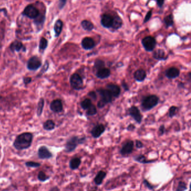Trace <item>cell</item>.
<instances>
[{
    "instance_id": "51",
    "label": "cell",
    "mask_w": 191,
    "mask_h": 191,
    "mask_svg": "<svg viewBox=\"0 0 191 191\" xmlns=\"http://www.w3.org/2000/svg\"></svg>"
},
{
    "instance_id": "23",
    "label": "cell",
    "mask_w": 191,
    "mask_h": 191,
    "mask_svg": "<svg viewBox=\"0 0 191 191\" xmlns=\"http://www.w3.org/2000/svg\"><path fill=\"white\" fill-rule=\"evenodd\" d=\"M122 25H123V21L120 16L116 15L114 16H113V22L112 26L111 28H112L113 30H117L120 29Z\"/></svg>"
},
{
    "instance_id": "25",
    "label": "cell",
    "mask_w": 191,
    "mask_h": 191,
    "mask_svg": "<svg viewBox=\"0 0 191 191\" xmlns=\"http://www.w3.org/2000/svg\"><path fill=\"white\" fill-rule=\"evenodd\" d=\"M63 22L61 20H57L54 25V30L55 33V37H58L60 34L61 33V31L62 30Z\"/></svg>"
},
{
    "instance_id": "47",
    "label": "cell",
    "mask_w": 191,
    "mask_h": 191,
    "mask_svg": "<svg viewBox=\"0 0 191 191\" xmlns=\"http://www.w3.org/2000/svg\"><path fill=\"white\" fill-rule=\"evenodd\" d=\"M164 1H165V0H156L157 4L160 8H162L164 4Z\"/></svg>"
},
{
    "instance_id": "44",
    "label": "cell",
    "mask_w": 191,
    "mask_h": 191,
    "mask_svg": "<svg viewBox=\"0 0 191 191\" xmlns=\"http://www.w3.org/2000/svg\"><path fill=\"white\" fill-rule=\"evenodd\" d=\"M135 145H136V147L137 148V149H141L144 147V144L142 143V141L138 140H136V144Z\"/></svg>"
},
{
    "instance_id": "42",
    "label": "cell",
    "mask_w": 191,
    "mask_h": 191,
    "mask_svg": "<svg viewBox=\"0 0 191 191\" xmlns=\"http://www.w3.org/2000/svg\"><path fill=\"white\" fill-rule=\"evenodd\" d=\"M165 131V126L164 125H162L160 126L159 129V135L160 136H162V135L164 134Z\"/></svg>"
},
{
    "instance_id": "28",
    "label": "cell",
    "mask_w": 191,
    "mask_h": 191,
    "mask_svg": "<svg viewBox=\"0 0 191 191\" xmlns=\"http://www.w3.org/2000/svg\"><path fill=\"white\" fill-rule=\"evenodd\" d=\"M163 21L165 25V27L166 28H168L174 25V17L172 14H170L164 17Z\"/></svg>"
},
{
    "instance_id": "9",
    "label": "cell",
    "mask_w": 191,
    "mask_h": 191,
    "mask_svg": "<svg viewBox=\"0 0 191 191\" xmlns=\"http://www.w3.org/2000/svg\"><path fill=\"white\" fill-rule=\"evenodd\" d=\"M134 148V143L132 140H129L127 141L124 145L122 146L120 150V154L122 156L129 155L132 153Z\"/></svg>"
},
{
    "instance_id": "2",
    "label": "cell",
    "mask_w": 191,
    "mask_h": 191,
    "mask_svg": "<svg viewBox=\"0 0 191 191\" xmlns=\"http://www.w3.org/2000/svg\"><path fill=\"white\" fill-rule=\"evenodd\" d=\"M86 137H72L67 141L65 145V151L67 153H70L74 151L77 146L83 144L86 141Z\"/></svg>"
},
{
    "instance_id": "37",
    "label": "cell",
    "mask_w": 191,
    "mask_h": 191,
    "mask_svg": "<svg viewBox=\"0 0 191 191\" xmlns=\"http://www.w3.org/2000/svg\"><path fill=\"white\" fill-rule=\"evenodd\" d=\"M178 111V108L176 106H171L169 110V116L170 118L174 116L175 115L177 114V112Z\"/></svg>"
},
{
    "instance_id": "14",
    "label": "cell",
    "mask_w": 191,
    "mask_h": 191,
    "mask_svg": "<svg viewBox=\"0 0 191 191\" xmlns=\"http://www.w3.org/2000/svg\"><path fill=\"white\" fill-rule=\"evenodd\" d=\"M107 90L109 91L112 97H114L116 98L118 97L120 94V88L118 86L115 84L109 83L106 86Z\"/></svg>"
},
{
    "instance_id": "49",
    "label": "cell",
    "mask_w": 191,
    "mask_h": 191,
    "mask_svg": "<svg viewBox=\"0 0 191 191\" xmlns=\"http://www.w3.org/2000/svg\"><path fill=\"white\" fill-rule=\"evenodd\" d=\"M122 86H123V88H125L126 91L129 90V86H128V85L126 83H125V82H122Z\"/></svg>"
},
{
    "instance_id": "46",
    "label": "cell",
    "mask_w": 191,
    "mask_h": 191,
    "mask_svg": "<svg viewBox=\"0 0 191 191\" xmlns=\"http://www.w3.org/2000/svg\"><path fill=\"white\" fill-rule=\"evenodd\" d=\"M32 80V79L31 78V77H25V78H24L23 81H24V83L25 84V85H27L29 83H31Z\"/></svg>"
},
{
    "instance_id": "30",
    "label": "cell",
    "mask_w": 191,
    "mask_h": 191,
    "mask_svg": "<svg viewBox=\"0 0 191 191\" xmlns=\"http://www.w3.org/2000/svg\"><path fill=\"white\" fill-rule=\"evenodd\" d=\"M44 104V100L43 98H40V100L38 103L37 109V114L38 116H41L43 110Z\"/></svg>"
},
{
    "instance_id": "4",
    "label": "cell",
    "mask_w": 191,
    "mask_h": 191,
    "mask_svg": "<svg viewBox=\"0 0 191 191\" xmlns=\"http://www.w3.org/2000/svg\"><path fill=\"white\" fill-rule=\"evenodd\" d=\"M70 82L71 87L75 90L79 91L83 89V81L79 74L74 73L72 75Z\"/></svg>"
},
{
    "instance_id": "15",
    "label": "cell",
    "mask_w": 191,
    "mask_h": 191,
    "mask_svg": "<svg viewBox=\"0 0 191 191\" xmlns=\"http://www.w3.org/2000/svg\"><path fill=\"white\" fill-rule=\"evenodd\" d=\"M105 128L103 124H99L96 125L91 131L92 136L94 138L99 137L105 131Z\"/></svg>"
},
{
    "instance_id": "8",
    "label": "cell",
    "mask_w": 191,
    "mask_h": 191,
    "mask_svg": "<svg viewBox=\"0 0 191 191\" xmlns=\"http://www.w3.org/2000/svg\"><path fill=\"white\" fill-rule=\"evenodd\" d=\"M113 22V16L109 13H104L101 16V25L106 29L111 28Z\"/></svg>"
},
{
    "instance_id": "34",
    "label": "cell",
    "mask_w": 191,
    "mask_h": 191,
    "mask_svg": "<svg viewBox=\"0 0 191 191\" xmlns=\"http://www.w3.org/2000/svg\"><path fill=\"white\" fill-rule=\"evenodd\" d=\"M47 46H48L47 40L44 37H42L39 43V50L41 51H44L47 48Z\"/></svg>"
},
{
    "instance_id": "39",
    "label": "cell",
    "mask_w": 191,
    "mask_h": 191,
    "mask_svg": "<svg viewBox=\"0 0 191 191\" xmlns=\"http://www.w3.org/2000/svg\"><path fill=\"white\" fill-rule=\"evenodd\" d=\"M26 166L30 167V168H38L41 166V164L34 162H28L25 163Z\"/></svg>"
},
{
    "instance_id": "41",
    "label": "cell",
    "mask_w": 191,
    "mask_h": 191,
    "mask_svg": "<svg viewBox=\"0 0 191 191\" xmlns=\"http://www.w3.org/2000/svg\"><path fill=\"white\" fill-rule=\"evenodd\" d=\"M152 14H153V10H151L149 11L147 13H146L145 17V19H144V23H146L147 22L149 21L151 19V16H152Z\"/></svg>"
},
{
    "instance_id": "26",
    "label": "cell",
    "mask_w": 191,
    "mask_h": 191,
    "mask_svg": "<svg viewBox=\"0 0 191 191\" xmlns=\"http://www.w3.org/2000/svg\"><path fill=\"white\" fill-rule=\"evenodd\" d=\"M165 51L162 49H158L155 51L153 53V57L155 59H157L159 60H165L167 58H165Z\"/></svg>"
},
{
    "instance_id": "20",
    "label": "cell",
    "mask_w": 191,
    "mask_h": 191,
    "mask_svg": "<svg viewBox=\"0 0 191 191\" xmlns=\"http://www.w3.org/2000/svg\"><path fill=\"white\" fill-rule=\"evenodd\" d=\"M107 176V173L103 170H100L94 179V182L96 186H100Z\"/></svg>"
},
{
    "instance_id": "11",
    "label": "cell",
    "mask_w": 191,
    "mask_h": 191,
    "mask_svg": "<svg viewBox=\"0 0 191 191\" xmlns=\"http://www.w3.org/2000/svg\"><path fill=\"white\" fill-rule=\"evenodd\" d=\"M129 114L138 124H141L142 120V116L139 109L137 107L132 106L129 108Z\"/></svg>"
},
{
    "instance_id": "21",
    "label": "cell",
    "mask_w": 191,
    "mask_h": 191,
    "mask_svg": "<svg viewBox=\"0 0 191 191\" xmlns=\"http://www.w3.org/2000/svg\"><path fill=\"white\" fill-rule=\"evenodd\" d=\"M10 48L12 51H20V50H23V51H26V48L19 41H15L12 43L10 46Z\"/></svg>"
},
{
    "instance_id": "50",
    "label": "cell",
    "mask_w": 191,
    "mask_h": 191,
    "mask_svg": "<svg viewBox=\"0 0 191 191\" xmlns=\"http://www.w3.org/2000/svg\"><path fill=\"white\" fill-rule=\"evenodd\" d=\"M50 191H59V188H58V187H53V188H52Z\"/></svg>"
},
{
    "instance_id": "43",
    "label": "cell",
    "mask_w": 191,
    "mask_h": 191,
    "mask_svg": "<svg viewBox=\"0 0 191 191\" xmlns=\"http://www.w3.org/2000/svg\"><path fill=\"white\" fill-rule=\"evenodd\" d=\"M88 96L92 98V100H96V98H97V96L96 94V92L94 91H91L90 92H89L88 93Z\"/></svg>"
},
{
    "instance_id": "22",
    "label": "cell",
    "mask_w": 191,
    "mask_h": 191,
    "mask_svg": "<svg viewBox=\"0 0 191 191\" xmlns=\"http://www.w3.org/2000/svg\"><path fill=\"white\" fill-rule=\"evenodd\" d=\"M133 77L137 82H143L146 77V73L144 69H138L134 73Z\"/></svg>"
},
{
    "instance_id": "31",
    "label": "cell",
    "mask_w": 191,
    "mask_h": 191,
    "mask_svg": "<svg viewBox=\"0 0 191 191\" xmlns=\"http://www.w3.org/2000/svg\"><path fill=\"white\" fill-rule=\"evenodd\" d=\"M92 100L89 98H86L81 102L80 104H81V107L83 109L86 110L87 108H89V107L92 105Z\"/></svg>"
},
{
    "instance_id": "36",
    "label": "cell",
    "mask_w": 191,
    "mask_h": 191,
    "mask_svg": "<svg viewBox=\"0 0 191 191\" xmlns=\"http://www.w3.org/2000/svg\"><path fill=\"white\" fill-rule=\"evenodd\" d=\"M38 178L40 181H42V182H44L47 180H48V179L50 178V177L49 176H47L46 175V173L44 172H43V171H41L39 172L38 175Z\"/></svg>"
},
{
    "instance_id": "13",
    "label": "cell",
    "mask_w": 191,
    "mask_h": 191,
    "mask_svg": "<svg viewBox=\"0 0 191 191\" xmlns=\"http://www.w3.org/2000/svg\"><path fill=\"white\" fill-rule=\"evenodd\" d=\"M81 46L85 50H91L96 46V43L92 37H85L81 42Z\"/></svg>"
},
{
    "instance_id": "35",
    "label": "cell",
    "mask_w": 191,
    "mask_h": 191,
    "mask_svg": "<svg viewBox=\"0 0 191 191\" xmlns=\"http://www.w3.org/2000/svg\"><path fill=\"white\" fill-rule=\"evenodd\" d=\"M104 66H105V63L103 60L100 59L96 60L94 63V67L97 69V71L100 69L104 68Z\"/></svg>"
},
{
    "instance_id": "3",
    "label": "cell",
    "mask_w": 191,
    "mask_h": 191,
    "mask_svg": "<svg viewBox=\"0 0 191 191\" xmlns=\"http://www.w3.org/2000/svg\"><path fill=\"white\" fill-rule=\"evenodd\" d=\"M159 101V98L157 96L154 95L148 96L142 101V107L146 111H149L158 104Z\"/></svg>"
},
{
    "instance_id": "16",
    "label": "cell",
    "mask_w": 191,
    "mask_h": 191,
    "mask_svg": "<svg viewBox=\"0 0 191 191\" xmlns=\"http://www.w3.org/2000/svg\"><path fill=\"white\" fill-rule=\"evenodd\" d=\"M50 109L55 113L61 112L63 110V104L62 101L58 99L53 101L50 104Z\"/></svg>"
},
{
    "instance_id": "5",
    "label": "cell",
    "mask_w": 191,
    "mask_h": 191,
    "mask_svg": "<svg viewBox=\"0 0 191 191\" xmlns=\"http://www.w3.org/2000/svg\"><path fill=\"white\" fill-rule=\"evenodd\" d=\"M142 44L147 51H152L156 46V41L153 37L147 36L142 40Z\"/></svg>"
},
{
    "instance_id": "48",
    "label": "cell",
    "mask_w": 191,
    "mask_h": 191,
    "mask_svg": "<svg viewBox=\"0 0 191 191\" xmlns=\"http://www.w3.org/2000/svg\"><path fill=\"white\" fill-rule=\"evenodd\" d=\"M135 129V126L133 125V124H130V125H129L128 126L127 130H129V131H133Z\"/></svg>"
},
{
    "instance_id": "33",
    "label": "cell",
    "mask_w": 191,
    "mask_h": 191,
    "mask_svg": "<svg viewBox=\"0 0 191 191\" xmlns=\"http://www.w3.org/2000/svg\"><path fill=\"white\" fill-rule=\"evenodd\" d=\"M97 113V110L96 108V106H94L93 104H92V105L89 107V108H87L86 110V114L88 116H94Z\"/></svg>"
},
{
    "instance_id": "12",
    "label": "cell",
    "mask_w": 191,
    "mask_h": 191,
    "mask_svg": "<svg viewBox=\"0 0 191 191\" xmlns=\"http://www.w3.org/2000/svg\"><path fill=\"white\" fill-rule=\"evenodd\" d=\"M38 155L39 158L42 159H50L53 156L52 153L45 146H42L39 148L38 151Z\"/></svg>"
},
{
    "instance_id": "27",
    "label": "cell",
    "mask_w": 191,
    "mask_h": 191,
    "mask_svg": "<svg viewBox=\"0 0 191 191\" xmlns=\"http://www.w3.org/2000/svg\"><path fill=\"white\" fill-rule=\"evenodd\" d=\"M81 25L83 29L87 31H91L94 28V24L92 23L91 21H89L87 20H85L81 22Z\"/></svg>"
},
{
    "instance_id": "6",
    "label": "cell",
    "mask_w": 191,
    "mask_h": 191,
    "mask_svg": "<svg viewBox=\"0 0 191 191\" xmlns=\"http://www.w3.org/2000/svg\"><path fill=\"white\" fill-rule=\"evenodd\" d=\"M42 66V61L37 56L29 59L27 62V68L30 71H37Z\"/></svg>"
},
{
    "instance_id": "24",
    "label": "cell",
    "mask_w": 191,
    "mask_h": 191,
    "mask_svg": "<svg viewBox=\"0 0 191 191\" xmlns=\"http://www.w3.org/2000/svg\"><path fill=\"white\" fill-rule=\"evenodd\" d=\"M81 164V159L78 158V157H75V158H72L70 160V163H69V166H70V168L71 169L76 170V169H77L79 168Z\"/></svg>"
},
{
    "instance_id": "7",
    "label": "cell",
    "mask_w": 191,
    "mask_h": 191,
    "mask_svg": "<svg viewBox=\"0 0 191 191\" xmlns=\"http://www.w3.org/2000/svg\"><path fill=\"white\" fill-rule=\"evenodd\" d=\"M23 13L30 19H36L39 16V12L35 7L30 4L25 7Z\"/></svg>"
},
{
    "instance_id": "29",
    "label": "cell",
    "mask_w": 191,
    "mask_h": 191,
    "mask_svg": "<svg viewBox=\"0 0 191 191\" xmlns=\"http://www.w3.org/2000/svg\"><path fill=\"white\" fill-rule=\"evenodd\" d=\"M55 128V124L53 121L48 120L43 124V128L47 131H51Z\"/></svg>"
},
{
    "instance_id": "40",
    "label": "cell",
    "mask_w": 191,
    "mask_h": 191,
    "mask_svg": "<svg viewBox=\"0 0 191 191\" xmlns=\"http://www.w3.org/2000/svg\"><path fill=\"white\" fill-rule=\"evenodd\" d=\"M49 66H50V65H49V63L47 60L46 62H45V63H44V66L42 67V70L39 72V75H38V76H41V75H42L43 74H44L45 72H46L47 71V70H48V68H49Z\"/></svg>"
},
{
    "instance_id": "19",
    "label": "cell",
    "mask_w": 191,
    "mask_h": 191,
    "mask_svg": "<svg viewBox=\"0 0 191 191\" xmlns=\"http://www.w3.org/2000/svg\"><path fill=\"white\" fill-rule=\"evenodd\" d=\"M111 75V71L106 68H103L98 70L96 73V76L99 79H105Z\"/></svg>"
},
{
    "instance_id": "10",
    "label": "cell",
    "mask_w": 191,
    "mask_h": 191,
    "mask_svg": "<svg viewBox=\"0 0 191 191\" xmlns=\"http://www.w3.org/2000/svg\"><path fill=\"white\" fill-rule=\"evenodd\" d=\"M96 91L98 93H99V95L102 97V99L100 100L102 102H103L105 104L112 102V96L107 90L100 88L97 90Z\"/></svg>"
},
{
    "instance_id": "45",
    "label": "cell",
    "mask_w": 191,
    "mask_h": 191,
    "mask_svg": "<svg viewBox=\"0 0 191 191\" xmlns=\"http://www.w3.org/2000/svg\"><path fill=\"white\" fill-rule=\"evenodd\" d=\"M67 0H59V8L60 9L64 7L66 4Z\"/></svg>"
},
{
    "instance_id": "17",
    "label": "cell",
    "mask_w": 191,
    "mask_h": 191,
    "mask_svg": "<svg viewBox=\"0 0 191 191\" xmlns=\"http://www.w3.org/2000/svg\"><path fill=\"white\" fill-rule=\"evenodd\" d=\"M133 159L135 162H138L140 164H151V163H154L155 162H156V160H155V159H153V160L147 159L145 156L142 155V154L136 155V156L133 157Z\"/></svg>"
},
{
    "instance_id": "18",
    "label": "cell",
    "mask_w": 191,
    "mask_h": 191,
    "mask_svg": "<svg viewBox=\"0 0 191 191\" xmlns=\"http://www.w3.org/2000/svg\"><path fill=\"white\" fill-rule=\"evenodd\" d=\"M180 75V71L175 67H171L166 71L165 75L169 79H175L179 77Z\"/></svg>"
},
{
    "instance_id": "38",
    "label": "cell",
    "mask_w": 191,
    "mask_h": 191,
    "mask_svg": "<svg viewBox=\"0 0 191 191\" xmlns=\"http://www.w3.org/2000/svg\"><path fill=\"white\" fill-rule=\"evenodd\" d=\"M143 183H144V184L146 188H147V189H149L150 190H151V191H153L155 187L152 184L150 183L146 179H144Z\"/></svg>"
},
{
    "instance_id": "1",
    "label": "cell",
    "mask_w": 191,
    "mask_h": 191,
    "mask_svg": "<svg viewBox=\"0 0 191 191\" xmlns=\"http://www.w3.org/2000/svg\"><path fill=\"white\" fill-rule=\"evenodd\" d=\"M33 136L31 133H23L17 137L14 142V146L17 150L26 149L32 145Z\"/></svg>"
},
{
    "instance_id": "32",
    "label": "cell",
    "mask_w": 191,
    "mask_h": 191,
    "mask_svg": "<svg viewBox=\"0 0 191 191\" xmlns=\"http://www.w3.org/2000/svg\"><path fill=\"white\" fill-rule=\"evenodd\" d=\"M187 190V183L183 181H181L179 182L178 186L175 189V191H186Z\"/></svg>"
}]
</instances>
